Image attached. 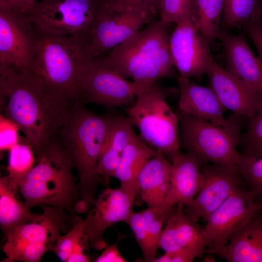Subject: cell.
Masks as SVG:
<instances>
[{"instance_id":"60d3db41","label":"cell","mask_w":262,"mask_h":262,"mask_svg":"<svg viewBox=\"0 0 262 262\" xmlns=\"http://www.w3.org/2000/svg\"><path fill=\"white\" fill-rule=\"evenodd\" d=\"M38 0H0V5L13 11L29 15Z\"/></svg>"},{"instance_id":"2e32d148","label":"cell","mask_w":262,"mask_h":262,"mask_svg":"<svg viewBox=\"0 0 262 262\" xmlns=\"http://www.w3.org/2000/svg\"><path fill=\"white\" fill-rule=\"evenodd\" d=\"M203 182L185 214L194 221L206 222L242 184V176L236 169L215 164H204L201 167Z\"/></svg>"},{"instance_id":"8992f818","label":"cell","mask_w":262,"mask_h":262,"mask_svg":"<svg viewBox=\"0 0 262 262\" xmlns=\"http://www.w3.org/2000/svg\"><path fill=\"white\" fill-rule=\"evenodd\" d=\"M179 94V89L157 82L142 90L127 110V117L139 130L140 138L169 160L181 152L179 117L166 100Z\"/></svg>"},{"instance_id":"7c38bea8","label":"cell","mask_w":262,"mask_h":262,"mask_svg":"<svg viewBox=\"0 0 262 262\" xmlns=\"http://www.w3.org/2000/svg\"><path fill=\"white\" fill-rule=\"evenodd\" d=\"M261 210L256 196L250 190L236 189L212 214L202 230L206 247L214 248L225 245L229 237Z\"/></svg>"},{"instance_id":"4dcf8cb0","label":"cell","mask_w":262,"mask_h":262,"mask_svg":"<svg viewBox=\"0 0 262 262\" xmlns=\"http://www.w3.org/2000/svg\"><path fill=\"white\" fill-rule=\"evenodd\" d=\"M246 131L240 136L238 142L239 152L242 155L262 156V112L249 118Z\"/></svg>"},{"instance_id":"836d02e7","label":"cell","mask_w":262,"mask_h":262,"mask_svg":"<svg viewBox=\"0 0 262 262\" xmlns=\"http://www.w3.org/2000/svg\"><path fill=\"white\" fill-rule=\"evenodd\" d=\"M173 208L169 210L147 207L141 211L143 220L153 246L159 248V241L163 230V226Z\"/></svg>"},{"instance_id":"277c9868","label":"cell","mask_w":262,"mask_h":262,"mask_svg":"<svg viewBox=\"0 0 262 262\" xmlns=\"http://www.w3.org/2000/svg\"><path fill=\"white\" fill-rule=\"evenodd\" d=\"M89 60L79 37L40 32L30 69L57 98L72 105L83 103V79Z\"/></svg>"},{"instance_id":"6da1fadb","label":"cell","mask_w":262,"mask_h":262,"mask_svg":"<svg viewBox=\"0 0 262 262\" xmlns=\"http://www.w3.org/2000/svg\"><path fill=\"white\" fill-rule=\"evenodd\" d=\"M0 92L3 115L18 126L35 153L55 138L73 105L53 95L30 69L0 68Z\"/></svg>"},{"instance_id":"cb8c5ba5","label":"cell","mask_w":262,"mask_h":262,"mask_svg":"<svg viewBox=\"0 0 262 262\" xmlns=\"http://www.w3.org/2000/svg\"><path fill=\"white\" fill-rule=\"evenodd\" d=\"M156 152L136 135L121 154L114 178L119 180L120 187L129 193L135 201L138 197L140 198L138 175Z\"/></svg>"},{"instance_id":"d4e9b609","label":"cell","mask_w":262,"mask_h":262,"mask_svg":"<svg viewBox=\"0 0 262 262\" xmlns=\"http://www.w3.org/2000/svg\"><path fill=\"white\" fill-rule=\"evenodd\" d=\"M177 205L178 207L175 209L173 207L168 214L159 241V248L165 252L175 251L200 242H204L202 228L197 222L185 214L183 211L184 205Z\"/></svg>"},{"instance_id":"30bf717a","label":"cell","mask_w":262,"mask_h":262,"mask_svg":"<svg viewBox=\"0 0 262 262\" xmlns=\"http://www.w3.org/2000/svg\"><path fill=\"white\" fill-rule=\"evenodd\" d=\"M100 6V0H38L28 15L41 33L81 37L89 31Z\"/></svg>"},{"instance_id":"74e56055","label":"cell","mask_w":262,"mask_h":262,"mask_svg":"<svg viewBox=\"0 0 262 262\" xmlns=\"http://www.w3.org/2000/svg\"><path fill=\"white\" fill-rule=\"evenodd\" d=\"M243 27L253 42L259 54L258 58L262 64V18L251 20Z\"/></svg>"},{"instance_id":"ffe728a7","label":"cell","mask_w":262,"mask_h":262,"mask_svg":"<svg viewBox=\"0 0 262 262\" xmlns=\"http://www.w3.org/2000/svg\"><path fill=\"white\" fill-rule=\"evenodd\" d=\"M218 38L225 54V69L254 89L262 98V64L251 51L246 39L221 29Z\"/></svg>"},{"instance_id":"9c48e42d","label":"cell","mask_w":262,"mask_h":262,"mask_svg":"<svg viewBox=\"0 0 262 262\" xmlns=\"http://www.w3.org/2000/svg\"><path fill=\"white\" fill-rule=\"evenodd\" d=\"M176 113L180 126V147L196 155L203 164L211 163L238 170L240 134L179 109Z\"/></svg>"},{"instance_id":"52a82bcc","label":"cell","mask_w":262,"mask_h":262,"mask_svg":"<svg viewBox=\"0 0 262 262\" xmlns=\"http://www.w3.org/2000/svg\"><path fill=\"white\" fill-rule=\"evenodd\" d=\"M43 213L4 236L1 262H39L51 251L61 237L73 227L75 218L63 209L46 206Z\"/></svg>"},{"instance_id":"4316f807","label":"cell","mask_w":262,"mask_h":262,"mask_svg":"<svg viewBox=\"0 0 262 262\" xmlns=\"http://www.w3.org/2000/svg\"><path fill=\"white\" fill-rule=\"evenodd\" d=\"M224 0H191L190 16L208 46L218 38Z\"/></svg>"},{"instance_id":"5b68a950","label":"cell","mask_w":262,"mask_h":262,"mask_svg":"<svg viewBox=\"0 0 262 262\" xmlns=\"http://www.w3.org/2000/svg\"><path fill=\"white\" fill-rule=\"evenodd\" d=\"M35 155L34 166L18 184L27 206L58 207L76 218L80 198L69 156L55 138Z\"/></svg>"},{"instance_id":"603a6c76","label":"cell","mask_w":262,"mask_h":262,"mask_svg":"<svg viewBox=\"0 0 262 262\" xmlns=\"http://www.w3.org/2000/svg\"><path fill=\"white\" fill-rule=\"evenodd\" d=\"M133 127L127 117L112 115L98 167L99 175L108 182L110 177L114 178L122 152L136 135Z\"/></svg>"},{"instance_id":"7a4b0ae2","label":"cell","mask_w":262,"mask_h":262,"mask_svg":"<svg viewBox=\"0 0 262 262\" xmlns=\"http://www.w3.org/2000/svg\"><path fill=\"white\" fill-rule=\"evenodd\" d=\"M112 115H99L87 109L85 104L76 103L55 138L78 172L79 202L87 211L94 205L99 185L109 182L99 175L98 167Z\"/></svg>"},{"instance_id":"d6986e66","label":"cell","mask_w":262,"mask_h":262,"mask_svg":"<svg viewBox=\"0 0 262 262\" xmlns=\"http://www.w3.org/2000/svg\"><path fill=\"white\" fill-rule=\"evenodd\" d=\"M172 163L170 184L161 209H171L178 204L190 205L203 182L201 167L204 164L195 154L181 152L170 159Z\"/></svg>"},{"instance_id":"d6a6232c","label":"cell","mask_w":262,"mask_h":262,"mask_svg":"<svg viewBox=\"0 0 262 262\" xmlns=\"http://www.w3.org/2000/svg\"><path fill=\"white\" fill-rule=\"evenodd\" d=\"M133 232L142 251L143 262H154L157 250L152 245L145 226L141 212H132L125 222Z\"/></svg>"},{"instance_id":"44dd1931","label":"cell","mask_w":262,"mask_h":262,"mask_svg":"<svg viewBox=\"0 0 262 262\" xmlns=\"http://www.w3.org/2000/svg\"><path fill=\"white\" fill-rule=\"evenodd\" d=\"M205 252L229 262H262V216L254 217L224 246Z\"/></svg>"},{"instance_id":"f35d334b","label":"cell","mask_w":262,"mask_h":262,"mask_svg":"<svg viewBox=\"0 0 262 262\" xmlns=\"http://www.w3.org/2000/svg\"><path fill=\"white\" fill-rule=\"evenodd\" d=\"M115 6L145 10L157 11L159 0H101Z\"/></svg>"},{"instance_id":"9a60e30c","label":"cell","mask_w":262,"mask_h":262,"mask_svg":"<svg viewBox=\"0 0 262 262\" xmlns=\"http://www.w3.org/2000/svg\"><path fill=\"white\" fill-rule=\"evenodd\" d=\"M135 202L134 198L121 187L107 188L100 192L84 218V234L90 248L99 250L106 247L104 232L117 222H126Z\"/></svg>"},{"instance_id":"b9f144b4","label":"cell","mask_w":262,"mask_h":262,"mask_svg":"<svg viewBox=\"0 0 262 262\" xmlns=\"http://www.w3.org/2000/svg\"><path fill=\"white\" fill-rule=\"evenodd\" d=\"M208 255L205 256L203 259V262H216L213 254L208 253Z\"/></svg>"},{"instance_id":"8fae6325","label":"cell","mask_w":262,"mask_h":262,"mask_svg":"<svg viewBox=\"0 0 262 262\" xmlns=\"http://www.w3.org/2000/svg\"><path fill=\"white\" fill-rule=\"evenodd\" d=\"M39 33L28 15L0 5V68L30 69Z\"/></svg>"},{"instance_id":"5bb4252c","label":"cell","mask_w":262,"mask_h":262,"mask_svg":"<svg viewBox=\"0 0 262 262\" xmlns=\"http://www.w3.org/2000/svg\"><path fill=\"white\" fill-rule=\"evenodd\" d=\"M169 36L170 53L180 76L190 79L207 72L211 56L206 40L190 14L182 18Z\"/></svg>"},{"instance_id":"7bdbcfd3","label":"cell","mask_w":262,"mask_h":262,"mask_svg":"<svg viewBox=\"0 0 262 262\" xmlns=\"http://www.w3.org/2000/svg\"><path fill=\"white\" fill-rule=\"evenodd\" d=\"M256 200L257 202L258 203L259 205L260 206L261 210L262 211V197L256 198Z\"/></svg>"},{"instance_id":"83f0119b","label":"cell","mask_w":262,"mask_h":262,"mask_svg":"<svg viewBox=\"0 0 262 262\" xmlns=\"http://www.w3.org/2000/svg\"><path fill=\"white\" fill-rule=\"evenodd\" d=\"M85 219L77 216L71 229L64 233L53 246L51 251L59 259L66 262H88L91 261L86 253L89 242L84 234Z\"/></svg>"},{"instance_id":"8d00e7d4","label":"cell","mask_w":262,"mask_h":262,"mask_svg":"<svg viewBox=\"0 0 262 262\" xmlns=\"http://www.w3.org/2000/svg\"><path fill=\"white\" fill-rule=\"evenodd\" d=\"M20 130L11 120L3 114L0 116V150H9L19 141Z\"/></svg>"},{"instance_id":"4fadbf2b","label":"cell","mask_w":262,"mask_h":262,"mask_svg":"<svg viewBox=\"0 0 262 262\" xmlns=\"http://www.w3.org/2000/svg\"><path fill=\"white\" fill-rule=\"evenodd\" d=\"M144 88L111 67L90 60L83 79L82 103L110 108L131 105Z\"/></svg>"},{"instance_id":"ac0fdd59","label":"cell","mask_w":262,"mask_h":262,"mask_svg":"<svg viewBox=\"0 0 262 262\" xmlns=\"http://www.w3.org/2000/svg\"><path fill=\"white\" fill-rule=\"evenodd\" d=\"M206 74L210 87L226 110L249 118L262 112V98L258 93L228 73L212 57Z\"/></svg>"},{"instance_id":"e575fe53","label":"cell","mask_w":262,"mask_h":262,"mask_svg":"<svg viewBox=\"0 0 262 262\" xmlns=\"http://www.w3.org/2000/svg\"><path fill=\"white\" fill-rule=\"evenodd\" d=\"M191 0H159L157 7L160 19L171 24H176L189 14Z\"/></svg>"},{"instance_id":"e0dca14e","label":"cell","mask_w":262,"mask_h":262,"mask_svg":"<svg viewBox=\"0 0 262 262\" xmlns=\"http://www.w3.org/2000/svg\"><path fill=\"white\" fill-rule=\"evenodd\" d=\"M179 110L191 116L209 121L231 132L240 134V117L233 114L224 117L226 110L210 87L198 85L189 78L179 76Z\"/></svg>"},{"instance_id":"ba28073f","label":"cell","mask_w":262,"mask_h":262,"mask_svg":"<svg viewBox=\"0 0 262 262\" xmlns=\"http://www.w3.org/2000/svg\"><path fill=\"white\" fill-rule=\"evenodd\" d=\"M100 0L89 31L80 37L86 57H102L154 19L156 11L115 6Z\"/></svg>"},{"instance_id":"d590c367","label":"cell","mask_w":262,"mask_h":262,"mask_svg":"<svg viewBox=\"0 0 262 262\" xmlns=\"http://www.w3.org/2000/svg\"><path fill=\"white\" fill-rule=\"evenodd\" d=\"M205 245L200 242L173 252H165L154 262H190L205 252Z\"/></svg>"},{"instance_id":"484cf974","label":"cell","mask_w":262,"mask_h":262,"mask_svg":"<svg viewBox=\"0 0 262 262\" xmlns=\"http://www.w3.org/2000/svg\"><path fill=\"white\" fill-rule=\"evenodd\" d=\"M19 193L18 186L11 183L6 175L0 178V227L4 236L38 214L31 212Z\"/></svg>"},{"instance_id":"3957f363","label":"cell","mask_w":262,"mask_h":262,"mask_svg":"<svg viewBox=\"0 0 262 262\" xmlns=\"http://www.w3.org/2000/svg\"><path fill=\"white\" fill-rule=\"evenodd\" d=\"M170 24L153 20L105 55L94 59L143 88L167 78H176L169 45Z\"/></svg>"},{"instance_id":"7402d4cb","label":"cell","mask_w":262,"mask_h":262,"mask_svg":"<svg viewBox=\"0 0 262 262\" xmlns=\"http://www.w3.org/2000/svg\"><path fill=\"white\" fill-rule=\"evenodd\" d=\"M166 157L162 152L157 151L138 175L140 199L147 207L161 208L165 201L172 167L171 162Z\"/></svg>"},{"instance_id":"ab89813d","label":"cell","mask_w":262,"mask_h":262,"mask_svg":"<svg viewBox=\"0 0 262 262\" xmlns=\"http://www.w3.org/2000/svg\"><path fill=\"white\" fill-rule=\"evenodd\" d=\"M124 235L118 234L117 240L113 244L107 246L102 253L94 261L96 262H126L127 261L120 253L117 245L123 239Z\"/></svg>"},{"instance_id":"1f68e13d","label":"cell","mask_w":262,"mask_h":262,"mask_svg":"<svg viewBox=\"0 0 262 262\" xmlns=\"http://www.w3.org/2000/svg\"><path fill=\"white\" fill-rule=\"evenodd\" d=\"M237 169L256 198L262 197V156L256 157L240 154Z\"/></svg>"},{"instance_id":"f546056e","label":"cell","mask_w":262,"mask_h":262,"mask_svg":"<svg viewBox=\"0 0 262 262\" xmlns=\"http://www.w3.org/2000/svg\"><path fill=\"white\" fill-rule=\"evenodd\" d=\"M6 175L13 184L18 186L20 181L31 170L36 163L34 149L25 137L9 150Z\"/></svg>"},{"instance_id":"f1b7e54d","label":"cell","mask_w":262,"mask_h":262,"mask_svg":"<svg viewBox=\"0 0 262 262\" xmlns=\"http://www.w3.org/2000/svg\"><path fill=\"white\" fill-rule=\"evenodd\" d=\"M262 14V0H224L221 23L225 29L243 27Z\"/></svg>"}]
</instances>
